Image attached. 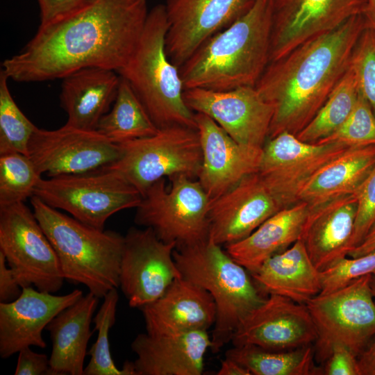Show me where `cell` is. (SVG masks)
I'll return each instance as SVG.
<instances>
[{
  "label": "cell",
  "instance_id": "obj_2",
  "mask_svg": "<svg viewBox=\"0 0 375 375\" xmlns=\"http://www.w3.org/2000/svg\"><path fill=\"white\" fill-rule=\"evenodd\" d=\"M367 27L362 14L269 62L255 87L274 108L268 139L296 135L315 116L348 70Z\"/></svg>",
  "mask_w": 375,
  "mask_h": 375
},
{
  "label": "cell",
  "instance_id": "obj_46",
  "mask_svg": "<svg viewBox=\"0 0 375 375\" xmlns=\"http://www.w3.org/2000/svg\"><path fill=\"white\" fill-rule=\"evenodd\" d=\"M218 375H251V373L242 365L233 359L225 357L222 360Z\"/></svg>",
  "mask_w": 375,
  "mask_h": 375
},
{
  "label": "cell",
  "instance_id": "obj_3",
  "mask_svg": "<svg viewBox=\"0 0 375 375\" xmlns=\"http://www.w3.org/2000/svg\"><path fill=\"white\" fill-rule=\"evenodd\" d=\"M272 0H256L240 18L203 43L179 67L184 90L255 86L269 63Z\"/></svg>",
  "mask_w": 375,
  "mask_h": 375
},
{
  "label": "cell",
  "instance_id": "obj_33",
  "mask_svg": "<svg viewBox=\"0 0 375 375\" xmlns=\"http://www.w3.org/2000/svg\"><path fill=\"white\" fill-rule=\"evenodd\" d=\"M93 318L94 330L98 335L88 352L90 359L84 369V375H136L133 362L126 360L119 369L112 358L109 331L115 323L119 294L117 288L110 290Z\"/></svg>",
  "mask_w": 375,
  "mask_h": 375
},
{
  "label": "cell",
  "instance_id": "obj_41",
  "mask_svg": "<svg viewBox=\"0 0 375 375\" xmlns=\"http://www.w3.org/2000/svg\"><path fill=\"white\" fill-rule=\"evenodd\" d=\"M92 0H38L40 26L50 24L82 8Z\"/></svg>",
  "mask_w": 375,
  "mask_h": 375
},
{
  "label": "cell",
  "instance_id": "obj_4",
  "mask_svg": "<svg viewBox=\"0 0 375 375\" xmlns=\"http://www.w3.org/2000/svg\"><path fill=\"white\" fill-rule=\"evenodd\" d=\"M30 201L57 254L65 280L85 285L99 299L119 288L124 236L86 225L35 195Z\"/></svg>",
  "mask_w": 375,
  "mask_h": 375
},
{
  "label": "cell",
  "instance_id": "obj_26",
  "mask_svg": "<svg viewBox=\"0 0 375 375\" xmlns=\"http://www.w3.org/2000/svg\"><path fill=\"white\" fill-rule=\"evenodd\" d=\"M99 298L91 292L60 312L46 326L51 353L49 375H83L90 325Z\"/></svg>",
  "mask_w": 375,
  "mask_h": 375
},
{
  "label": "cell",
  "instance_id": "obj_17",
  "mask_svg": "<svg viewBox=\"0 0 375 375\" xmlns=\"http://www.w3.org/2000/svg\"><path fill=\"white\" fill-rule=\"evenodd\" d=\"M365 0H272L269 62L362 14Z\"/></svg>",
  "mask_w": 375,
  "mask_h": 375
},
{
  "label": "cell",
  "instance_id": "obj_8",
  "mask_svg": "<svg viewBox=\"0 0 375 375\" xmlns=\"http://www.w3.org/2000/svg\"><path fill=\"white\" fill-rule=\"evenodd\" d=\"M33 195L99 230H104L113 214L136 208L142 199L133 185L104 167L86 173L41 178Z\"/></svg>",
  "mask_w": 375,
  "mask_h": 375
},
{
  "label": "cell",
  "instance_id": "obj_14",
  "mask_svg": "<svg viewBox=\"0 0 375 375\" xmlns=\"http://www.w3.org/2000/svg\"><path fill=\"white\" fill-rule=\"evenodd\" d=\"M348 148L339 143L304 142L282 133L266 142L258 173L283 209L297 203L310 178Z\"/></svg>",
  "mask_w": 375,
  "mask_h": 375
},
{
  "label": "cell",
  "instance_id": "obj_37",
  "mask_svg": "<svg viewBox=\"0 0 375 375\" xmlns=\"http://www.w3.org/2000/svg\"><path fill=\"white\" fill-rule=\"evenodd\" d=\"M350 66L360 94L375 114V32L366 27L353 51Z\"/></svg>",
  "mask_w": 375,
  "mask_h": 375
},
{
  "label": "cell",
  "instance_id": "obj_21",
  "mask_svg": "<svg viewBox=\"0 0 375 375\" xmlns=\"http://www.w3.org/2000/svg\"><path fill=\"white\" fill-rule=\"evenodd\" d=\"M83 296V291L78 289L55 295L29 286L23 288L17 299L0 303V356L6 359L31 346L45 348L43 330L60 312Z\"/></svg>",
  "mask_w": 375,
  "mask_h": 375
},
{
  "label": "cell",
  "instance_id": "obj_6",
  "mask_svg": "<svg viewBox=\"0 0 375 375\" xmlns=\"http://www.w3.org/2000/svg\"><path fill=\"white\" fill-rule=\"evenodd\" d=\"M221 247L207 239L174 251L181 276L205 289L215 301L217 315L210 335L214 353L231 342L240 322L267 297Z\"/></svg>",
  "mask_w": 375,
  "mask_h": 375
},
{
  "label": "cell",
  "instance_id": "obj_43",
  "mask_svg": "<svg viewBox=\"0 0 375 375\" xmlns=\"http://www.w3.org/2000/svg\"><path fill=\"white\" fill-rule=\"evenodd\" d=\"M22 289L8 265L4 255L0 251V303L17 299L21 295Z\"/></svg>",
  "mask_w": 375,
  "mask_h": 375
},
{
  "label": "cell",
  "instance_id": "obj_15",
  "mask_svg": "<svg viewBox=\"0 0 375 375\" xmlns=\"http://www.w3.org/2000/svg\"><path fill=\"white\" fill-rule=\"evenodd\" d=\"M183 98L190 110L209 116L238 143L263 148L267 141L274 108L255 86L226 91L192 88L184 90Z\"/></svg>",
  "mask_w": 375,
  "mask_h": 375
},
{
  "label": "cell",
  "instance_id": "obj_9",
  "mask_svg": "<svg viewBox=\"0 0 375 375\" xmlns=\"http://www.w3.org/2000/svg\"><path fill=\"white\" fill-rule=\"evenodd\" d=\"M152 184L135 208V222L151 228L165 242L176 247L195 244L208 239L210 199L199 181L179 175Z\"/></svg>",
  "mask_w": 375,
  "mask_h": 375
},
{
  "label": "cell",
  "instance_id": "obj_5",
  "mask_svg": "<svg viewBox=\"0 0 375 375\" xmlns=\"http://www.w3.org/2000/svg\"><path fill=\"white\" fill-rule=\"evenodd\" d=\"M169 22L165 6L148 13L138 45L117 73L131 85L157 128L183 126L197 129L194 112L187 106L179 69L165 49Z\"/></svg>",
  "mask_w": 375,
  "mask_h": 375
},
{
  "label": "cell",
  "instance_id": "obj_16",
  "mask_svg": "<svg viewBox=\"0 0 375 375\" xmlns=\"http://www.w3.org/2000/svg\"><path fill=\"white\" fill-rule=\"evenodd\" d=\"M255 1L167 0L165 49L171 62L179 69L203 43L240 18Z\"/></svg>",
  "mask_w": 375,
  "mask_h": 375
},
{
  "label": "cell",
  "instance_id": "obj_22",
  "mask_svg": "<svg viewBox=\"0 0 375 375\" xmlns=\"http://www.w3.org/2000/svg\"><path fill=\"white\" fill-rule=\"evenodd\" d=\"M136 375H200L211 347L207 331L138 334L131 343Z\"/></svg>",
  "mask_w": 375,
  "mask_h": 375
},
{
  "label": "cell",
  "instance_id": "obj_11",
  "mask_svg": "<svg viewBox=\"0 0 375 375\" xmlns=\"http://www.w3.org/2000/svg\"><path fill=\"white\" fill-rule=\"evenodd\" d=\"M0 251L21 287L56 293L63 285L57 254L24 202L0 206Z\"/></svg>",
  "mask_w": 375,
  "mask_h": 375
},
{
  "label": "cell",
  "instance_id": "obj_39",
  "mask_svg": "<svg viewBox=\"0 0 375 375\" xmlns=\"http://www.w3.org/2000/svg\"><path fill=\"white\" fill-rule=\"evenodd\" d=\"M354 194L357 210L351 250L361 243L375 225V166Z\"/></svg>",
  "mask_w": 375,
  "mask_h": 375
},
{
  "label": "cell",
  "instance_id": "obj_20",
  "mask_svg": "<svg viewBox=\"0 0 375 375\" xmlns=\"http://www.w3.org/2000/svg\"><path fill=\"white\" fill-rule=\"evenodd\" d=\"M258 173L210 202L208 239L222 246L241 240L281 210Z\"/></svg>",
  "mask_w": 375,
  "mask_h": 375
},
{
  "label": "cell",
  "instance_id": "obj_36",
  "mask_svg": "<svg viewBox=\"0 0 375 375\" xmlns=\"http://www.w3.org/2000/svg\"><path fill=\"white\" fill-rule=\"evenodd\" d=\"M339 143L347 147L375 145V114L360 94L352 112L333 134L317 144Z\"/></svg>",
  "mask_w": 375,
  "mask_h": 375
},
{
  "label": "cell",
  "instance_id": "obj_31",
  "mask_svg": "<svg viewBox=\"0 0 375 375\" xmlns=\"http://www.w3.org/2000/svg\"><path fill=\"white\" fill-rule=\"evenodd\" d=\"M120 78L115 100L96 128L117 144L151 136L158 131L129 83Z\"/></svg>",
  "mask_w": 375,
  "mask_h": 375
},
{
  "label": "cell",
  "instance_id": "obj_1",
  "mask_svg": "<svg viewBox=\"0 0 375 375\" xmlns=\"http://www.w3.org/2000/svg\"><path fill=\"white\" fill-rule=\"evenodd\" d=\"M147 0H92L37 33L1 70L16 82L62 78L86 67L118 72L133 55L148 16Z\"/></svg>",
  "mask_w": 375,
  "mask_h": 375
},
{
  "label": "cell",
  "instance_id": "obj_10",
  "mask_svg": "<svg viewBox=\"0 0 375 375\" xmlns=\"http://www.w3.org/2000/svg\"><path fill=\"white\" fill-rule=\"evenodd\" d=\"M369 276L366 274L340 289L319 294L306 303L317 331L315 353L321 360L336 344L358 357L375 337V301Z\"/></svg>",
  "mask_w": 375,
  "mask_h": 375
},
{
  "label": "cell",
  "instance_id": "obj_38",
  "mask_svg": "<svg viewBox=\"0 0 375 375\" xmlns=\"http://www.w3.org/2000/svg\"><path fill=\"white\" fill-rule=\"evenodd\" d=\"M375 269V250L365 255L342 258L331 267L319 272L322 290L325 294L340 289Z\"/></svg>",
  "mask_w": 375,
  "mask_h": 375
},
{
  "label": "cell",
  "instance_id": "obj_7",
  "mask_svg": "<svg viewBox=\"0 0 375 375\" xmlns=\"http://www.w3.org/2000/svg\"><path fill=\"white\" fill-rule=\"evenodd\" d=\"M120 156L104 166L122 176L143 195L161 178L198 177L202 152L196 128L171 126L151 136L119 144Z\"/></svg>",
  "mask_w": 375,
  "mask_h": 375
},
{
  "label": "cell",
  "instance_id": "obj_25",
  "mask_svg": "<svg viewBox=\"0 0 375 375\" xmlns=\"http://www.w3.org/2000/svg\"><path fill=\"white\" fill-rule=\"evenodd\" d=\"M60 106L67 115L66 125L94 131L111 108L120 76L114 70L86 67L61 78Z\"/></svg>",
  "mask_w": 375,
  "mask_h": 375
},
{
  "label": "cell",
  "instance_id": "obj_13",
  "mask_svg": "<svg viewBox=\"0 0 375 375\" xmlns=\"http://www.w3.org/2000/svg\"><path fill=\"white\" fill-rule=\"evenodd\" d=\"M119 156V145L97 131L66 124L56 130L37 128L28 147V156L38 173L49 177L94 171Z\"/></svg>",
  "mask_w": 375,
  "mask_h": 375
},
{
  "label": "cell",
  "instance_id": "obj_23",
  "mask_svg": "<svg viewBox=\"0 0 375 375\" xmlns=\"http://www.w3.org/2000/svg\"><path fill=\"white\" fill-rule=\"evenodd\" d=\"M356 210L357 199L354 193L309 207L300 239L319 272L331 267L348 256Z\"/></svg>",
  "mask_w": 375,
  "mask_h": 375
},
{
  "label": "cell",
  "instance_id": "obj_42",
  "mask_svg": "<svg viewBox=\"0 0 375 375\" xmlns=\"http://www.w3.org/2000/svg\"><path fill=\"white\" fill-rule=\"evenodd\" d=\"M49 358L31 350V347L19 352L15 375H49Z\"/></svg>",
  "mask_w": 375,
  "mask_h": 375
},
{
  "label": "cell",
  "instance_id": "obj_32",
  "mask_svg": "<svg viewBox=\"0 0 375 375\" xmlns=\"http://www.w3.org/2000/svg\"><path fill=\"white\" fill-rule=\"evenodd\" d=\"M359 94L356 78L349 65L315 116L296 135L297 138L304 142L317 143L333 134L349 116Z\"/></svg>",
  "mask_w": 375,
  "mask_h": 375
},
{
  "label": "cell",
  "instance_id": "obj_47",
  "mask_svg": "<svg viewBox=\"0 0 375 375\" xmlns=\"http://www.w3.org/2000/svg\"><path fill=\"white\" fill-rule=\"evenodd\" d=\"M362 15L367 27L375 32V0H365Z\"/></svg>",
  "mask_w": 375,
  "mask_h": 375
},
{
  "label": "cell",
  "instance_id": "obj_34",
  "mask_svg": "<svg viewBox=\"0 0 375 375\" xmlns=\"http://www.w3.org/2000/svg\"><path fill=\"white\" fill-rule=\"evenodd\" d=\"M7 75L0 70V155L28 156L29 141L38 128L22 112L10 92Z\"/></svg>",
  "mask_w": 375,
  "mask_h": 375
},
{
  "label": "cell",
  "instance_id": "obj_19",
  "mask_svg": "<svg viewBox=\"0 0 375 375\" xmlns=\"http://www.w3.org/2000/svg\"><path fill=\"white\" fill-rule=\"evenodd\" d=\"M202 163L199 181L210 202L259 170L263 148L241 144L209 116L194 112Z\"/></svg>",
  "mask_w": 375,
  "mask_h": 375
},
{
  "label": "cell",
  "instance_id": "obj_18",
  "mask_svg": "<svg viewBox=\"0 0 375 375\" xmlns=\"http://www.w3.org/2000/svg\"><path fill=\"white\" fill-rule=\"evenodd\" d=\"M317 338L306 304L269 294L240 322L231 342L233 346L253 344L287 351L311 345Z\"/></svg>",
  "mask_w": 375,
  "mask_h": 375
},
{
  "label": "cell",
  "instance_id": "obj_40",
  "mask_svg": "<svg viewBox=\"0 0 375 375\" xmlns=\"http://www.w3.org/2000/svg\"><path fill=\"white\" fill-rule=\"evenodd\" d=\"M323 362L319 374L360 375L358 357L344 345H333Z\"/></svg>",
  "mask_w": 375,
  "mask_h": 375
},
{
  "label": "cell",
  "instance_id": "obj_45",
  "mask_svg": "<svg viewBox=\"0 0 375 375\" xmlns=\"http://www.w3.org/2000/svg\"><path fill=\"white\" fill-rule=\"evenodd\" d=\"M375 250V225L360 244L352 249L348 256L351 258L358 257Z\"/></svg>",
  "mask_w": 375,
  "mask_h": 375
},
{
  "label": "cell",
  "instance_id": "obj_30",
  "mask_svg": "<svg viewBox=\"0 0 375 375\" xmlns=\"http://www.w3.org/2000/svg\"><path fill=\"white\" fill-rule=\"evenodd\" d=\"M314 356L312 344L287 351L245 344L233 346L225 353V357L244 367L251 375L319 374V369L314 365Z\"/></svg>",
  "mask_w": 375,
  "mask_h": 375
},
{
  "label": "cell",
  "instance_id": "obj_29",
  "mask_svg": "<svg viewBox=\"0 0 375 375\" xmlns=\"http://www.w3.org/2000/svg\"><path fill=\"white\" fill-rule=\"evenodd\" d=\"M375 166V145L349 147L323 165L298 194L309 207L353 194Z\"/></svg>",
  "mask_w": 375,
  "mask_h": 375
},
{
  "label": "cell",
  "instance_id": "obj_24",
  "mask_svg": "<svg viewBox=\"0 0 375 375\" xmlns=\"http://www.w3.org/2000/svg\"><path fill=\"white\" fill-rule=\"evenodd\" d=\"M140 309L149 333L208 331L217 315L209 292L182 276L159 298Z\"/></svg>",
  "mask_w": 375,
  "mask_h": 375
},
{
  "label": "cell",
  "instance_id": "obj_48",
  "mask_svg": "<svg viewBox=\"0 0 375 375\" xmlns=\"http://www.w3.org/2000/svg\"><path fill=\"white\" fill-rule=\"evenodd\" d=\"M369 285L374 299L375 301V269L370 273Z\"/></svg>",
  "mask_w": 375,
  "mask_h": 375
},
{
  "label": "cell",
  "instance_id": "obj_28",
  "mask_svg": "<svg viewBox=\"0 0 375 375\" xmlns=\"http://www.w3.org/2000/svg\"><path fill=\"white\" fill-rule=\"evenodd\" d=\"M265 294H278L306 304L321 292L319 272L299 239L285 251L267 259L251 274Z\"/></svg>",
  "mask_w": 375,
  "mask_h": 375
},
{
  "label": "cell",
  "instance_id": "obj_44",
  "mask_svg": "<svg viewBox=\"0 0 375 375\" xmlns=\"http://www.w3.org/2000/svg\"><path fill=\"white\" fill-rule=\"evenodd\" d=\"M360 375H375V337L358 356Z\"/></svg>",
  "mask_w": 375,
  "mask_h": 375
},
{
  "label": "cell",
  "instance_id": "obj_12",
  "mask_svg": "<svg viewBox=\"0 0 375 375\" xmlns=\"http://www.w3.org/2000/svg\"><path fill=\"white\" fill-rule=\"evenodd\" d=\"M176 245L165 242L149 227L131 228L124 236L119 288L131 308L159 298L181 274L174 258Z\"/></svg>",
  "mask_w": 375,
  "mask_h": 375
},
{
  "label": "cell",
  "instance_id": "obj_35",
  "mask_svg": "<svg viewBox=\"0 0 375 375\" xmlns=\"http://www.w3.org/2000/svg\"><path fill=\"white\" fill-rule=\"evenodd\" d=\"M41 176L27 155H0V206L24 202L33 196Z\"/></svg>",
  "mask_w": 375,
  "mask_h": 375
},
{
  "label": "cell",
  "instance_id": "obj_27",
  "mask_svg": "<svg viewBox=\"0 0 375 375\" xmlns=\"http://www.w3.org/2000/svg\"><path fill=\"white\" fill-rule=\"evenodd\" d=\"M308 212L309 206L303 201L284 208L244 239L226 245V251L252 274L301 238Z\"/></svg>",
  "mask_w": 375,
  "mask_h": 375
}]
</instances>
